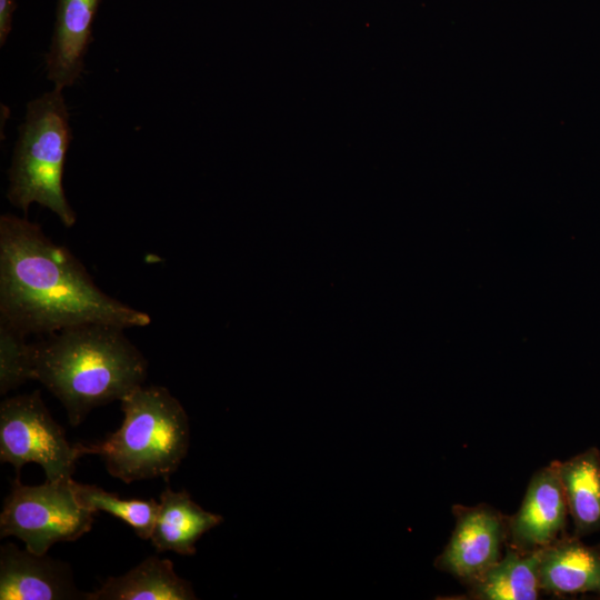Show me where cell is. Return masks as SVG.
I'll list each match as a JSON object with an SVG mask.
<instances>
[{"mask_svg":"<svg viewBox=\"0 0 600 600\" xmlns=\"http://www.w3.org/2000/svg\"><path fill=\"white\" fill-rule=\"evenodd\" d=\"M69 480L26 486L19 477L3 501L0 537H17L26 548L46 554L57 542H71L89 532L94 513L77 501Z\"/></svg>","mask_w":600,"mask_h":600,"instance_id":"5b68a950","label":"cell"},{"mask_svg":"<svg viewBox=\"0 0 600 600\" xmlns=\"http://www.w3.org/2000/svg\"><path fill=\"white\" fill-rule=\"evenodd\" d=\"M223 521L220 514L206 511L188 491L164 489L160 494L157 518L150 537L158 552L196 553V542Z\"/></svg>","mask_w":600,"mask_h":600,"instance_id":"7c38bea8","label":"cell"},{"mask_svg":"<svg viewBox=\"0 0 600 600\" xmlns=\"http://www.w3.org/2000/svg\"><path fill=\"white\" fill-rule=\"evenodd\" d=\"M452 513L454 529L433 564L467 586L501 559L508 537V517L486 503L454 504Z\"/></svg>","mask_w":600,"mask_h":600,"instance_id":"52a82bcc","label":"cell"},{"mask_svg":"<svg viewBox=\"0 0 600 600\" xmlns=\"http://www.w3.org/2000/svg\"><path fill=\"white\" fill-rule=\"evenodd\" d=\"M34 380L63 404L78 427L100 406L121 400L144 383L148 361L110 324L86 323L44 334L33 343Z\"/></svg>","mask_w":600,"mask_h":600,"instance_id":"7a4b0ae2","label":"cell"},{"mask_svg":"<svg viewBox=\"0 0 600 600\" xmlns=\"http://www.w3.org/2000/svg\"><path fill=\"white\" fill-rule=\"evenodd\" d=\"M16 0H0V44L3 46L12 28Z\"/></svg>","mask_w":600,"mask_h":600,"instance_id":"ac0fdd59","label":"cell"},{"mask_svg":"<svg viewBox=\"0 0 600 600\" xmlns=\"http://www.w3.org/2000/svg\"><path fill=\"white\" fill-rule=\"evenodd\" d=\"M71 138L61 89L54 88L30 101L19 127L7 191L10 203L24 213L37 202L50 209L67 228L77 221L62 186Z\"/></svg>","mask_w":600,"mask_h":600,"instance_id":"277c9868","label":"cell"},{"mask_svg":"<svg viewBox=\"0 0 600 600\" xmlns=\"http://www.w3.org/2000/svg\"><path fill=\"white\" fill-rule=\"evenodd\" d=\"M27 334L0 321V393L6 394L34 380L33 343Z\"/></svg>","mask_w":600,"mask_h":600,"instance_id":"e0dca14e","label":"cell"},{"mask_svg":"<svg viewBox=\"0 0 600 600\" xmlns=\"http://www.w3.org/2000/svg\"><path fill=\"white\" fill-rule=\"evenodd\" d=\"M192 584L179 577L171 560L156 556L118 577H109L87 600H193Z\"/></svg>","mask_w":600,"mask_h":600,"instance_id":"4fadbf2b","label":"cell"},{"mask_svg":"<svg viewBox=\"0 0 600 600\" xmlns=\"http://www.w3.org/2000/svg\"><path fill=\"white\" fill-rule=\"evenodd\" d=\"M540 551L520 552L507 547L501 559L467 584L464 599L536 600L541 596Z\"/></svg>","mask_w":600,"mask_h":600,"instance_id":"9a60e30c","label":"cell"},{"mask_svg":"<svg viewBox=\"0 0 600 600\" xmlns=\"http://www.w3.org/2000/svg\"><path fill=\"white\" fill-rule=\"evenodd\" d=\"M557 469L572 534L584 538L600 531V450L590 447L566 461H557Z\"/></svg>","mask_w":600,"mask_h":600,"instance_id":"5bb4252c","label":"cell"},{"mask_svg":"<svg viewBox=\"0 0 600 600\" xmlns=\"http://www.w3.org/2000/svg\"><path fill=\"white\" fill-rule=\"evenodd\" d=\"M87 454L83 443H70L53 420L39 390L4 399L0 404V460L17 477L30 462L42 467L47 480H69L77 461Z\"/></svg>","mask_w":600,"mask_h":600,"instance_id":"8992f818","label":"cell"},{"mask_svg":"<svg viewBox=\"0 0 600 600\" xmlns=\"http://www.w3.org/2000/svg\"><path fill=\"white\" fill-rule=\"evenodd\" d=\"M568 506L557 461L531 477L518 511L508 517L507 547L520 552L540 551L566 536Z\"/></svg>","mask_w":600,"mask_h":600,"instance_id":"ba28073f","label":"cell"},{"mask_svg":"<svg viewBox=\"0 0 600 600\" xmlns=\"http://www.w3.org/2000/svg\"><path fill=\"white\" fill-rule=\"evenodd\" d=\"M68 563L13 543L0 548L1 600H87Z\"/></svg>","mask_w":600,"mask_h":600,"instance_id":"9c48e42d","label":"cell"},{"mask_svg":"<svg viewBox=\"0 0 600 600\" xmlns=\"http://www.w3.org/2000/svg\"><path fill=\"white\" fill-rule=\"evenodd\" d=\"M80 506L92 511H104L130 526L136 534L149 540L157 518L159 502L154 499H122L94 484L71 481Z\"/></svg>","mask_w":600,"mask_h":600,"instance_id":"2e32d148","label":"cell"},{"mask_svg":"<svg viewBox=\"0 0 600 600\" xmlns=\"http://www.w3.org/2000/svg\"><path fill=\"white\" fill-rule=\"evenodd\" d=\"M100 0H58L52 41L46 56L48 79L63 89L77 82L92 41Z\"/></svg>","mask_w":600,"mask_h":600,"instance_id":"30bf717a","label":"cell"},{"mask_svg":"<svg viewBox=\"0 0 600 600\" xmlns=\"http://www.w3.org/2000/svg\"><path fill=\"white\" fill-rule=\"evenodd\" d=\"M0 321L24 334L102 323L146 327L151 317L102 291L66 247L26 218L0 217Z\"/></svg>","mask_w":600,"mask_h":600,"instance_id":"6da1fadb","label":"cell"},{"mask_svg":"<svg viewBox=\"0 0 600 600\" xmlns=\"http://www.w3.org/2000/svg\"><path fill=\"white\" fill-rule=\"evenodd\" d=\"M539 581L554 596H600V543L566 534L540 550Z\"/></svg>","mask_w":600,"mask_h":600,"instance_id":"8fae6325","label":"cell"},{"mask_svg":"<svg viewBox=\"0 0 600 600\" xmlns=\"http://www.w3.org/2000/svg\"><path fill=\"white\" fill-rule=\"evenodd\" d=\"M120 428L101 442L86 444L107 471L124 483L163 478L179 468L189 449V419L182 404L161 386H140L120 400Z\"/></svg>","mask_w":600,"mask_h":600,"instance_id":"3957f363","label":"cell"}]
</instances>
